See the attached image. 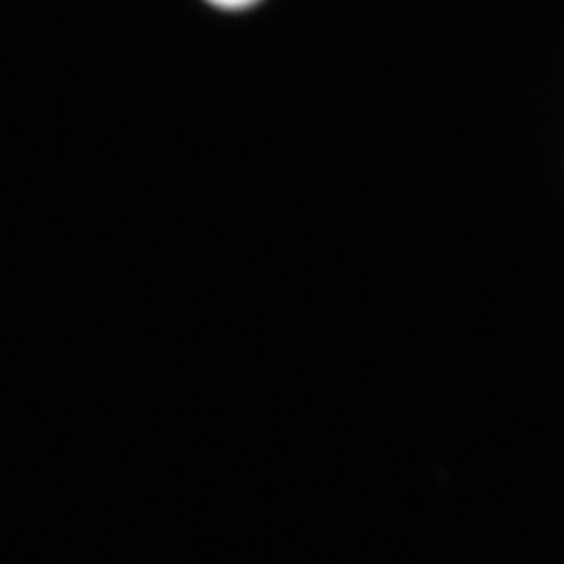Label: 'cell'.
I'll return each instance as SVG.
<instances>
[{"instance_id": "obj_1", "label": "cell", "mask_w": 564, "mask_h": 564, "mask_svg": "<svg viewBox=\"0 0 564 564\" xmlns=\"http://www.w3.org/2000/svg\"><path fill=\"white\" fill-rule=\"evenodd\" d=\"M212 2L214 7H220V9H228V11H239V9H247L251 4H256L258 0H207Z\"/></svg>"}]
</instances>
